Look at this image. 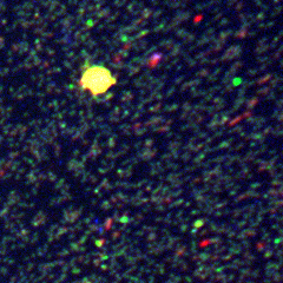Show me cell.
I'll return each mask as SVG.
<instances>
[{
    "label": "cell",
    "instance_id": "cell-1",
    "mask_svg": "<svg viewBox=\"0 0 283 283\" xmlns=\"http://www.w3.org/2000/svg\"><path fill=\"white\" fill-rule=\"evenodd\" d=\"M116 84V78L110 70L101 65H91L86 67L80 78V86L93 96L103 94Z\"/></svg>",
    "mask_w": 283,
    "mask_h": 283
}]
</instances>
